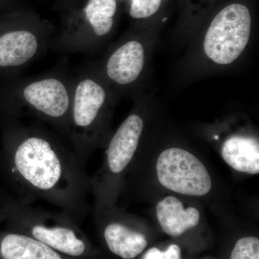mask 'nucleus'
I'll list each match as a JSON object with an SVG mask.
<instances>
[{
  "instance_id": "nucleus-7",
  "label": "nucleus",
  "mask_w": 259,
  "mask_h": 259,
  "mask_svg": "<svg viewBox=\"0 0 259 259\" xmlns=\"http://www.w3.org/2000/svg\"><path fill=\"white\" fill-rule=\"evenodd\" d=\"M0 259H64L61 253L20 232L0 233Z\"/></svg>"
},
{
  "instance_id": "nucleus-5",
  "label": "nucleus",
  "mask_w": 259,
  "mask_h": 259,
  "mask_svg": "<svg viewBox=\"0 0 259 259\" xmlns=\"http://www.w3.org/2000/svg\"><path fill=\"white\" fill-rule=\"evenodd\" d=\"M144 128V121L131 115L112 137L106 151V170L112 177H118L134 158Z\"/></svg>"
},
{
  "instance_id": "nucleus-12",
  "label": "nucleus",
  "mask_w": 259,
  "mask_h": 259,
  "mask_svg": "<svg viewBox=\"0 0 259 259\" xmlns=\"http://www.w3.org/2000/svg\"><path fill=\"white\" fill-rule=\"evenodd\" d=\"M105 100V90L93 80L80 82L75 94L73 110L75 126L87 129L93 125Z\"/></svg>"
},
{
  "instance_id": "nucleus-18",
  "label": "nucleus",
  "mask_w": 259,
  "mask_h": 259,
  "mask_svg": "<svg viewBox=\"0 0 259 259\" xmlns=\"http://www.w3.org/2000/svg\"><path fill=\"white\" fill-rule=\"evenodd\" d=\"M11 208V202L10 200L0 201V225L3 224L6 221Z\"/></svg>"
},
{
  "instance_id": "nucleus-16",
  "label": "nucleus",
  "mask_w": 259,
  "mask_h": 259,
  "mask_svg": "<svg viewBox=\"0 0 259 259\" xmlns=\"http://www.w3.org/2000/svg\"><path fill=\"white\" fill-rule=\"evenodd\" d=\"M161 2L162 0H131L130 15L135 19L149 18L158 11Z\"/></svg>"
},
{
  "instance_id": "nucleus-1",
  "label": "nucleus",
  "mask_w": 259,
  "mask_h": 259,
  "mask_svg": "<svg viewBox=\"0 0 259 259\" xmlns=\"http://www.w3.org/2000/svg\"><path fill=\"white\" fill-rule=\"evenodd\" d=\"M0 166L5 180L20 196V203L41 199L75 222L83 219L88 182L76 155L42 136H30L8 149Z\"/></svg>"
},
{
  "instance_id": "nucleus-2",
  "label": "nucleus",
  "mask_w": 259,
  "mask_h": 259,
  "mask_svg": "<svg viewBox=\"0 0 259 259\" xmlns=\"http://www.w3.org/2000/svg\"><path fill=\"white\" fill-rule=\"evenodd\" d=\"M10 229L28 235L61 255L79 258L88 244L74 220L63 212H52L12 200L6 221Z\"/></svg>"
},
{
  "instance_id": "nucleus-3",
  "label": "nucleus",
  "mask_w": 259,
  "mask_h": 259,
  "mask_svg": "<svg viewBox=\"0 0 259 259\" xmlns=\"http://www.w3.org/2000/svg\"><path fill=\"white\" fill-rule=\"evenodd\" d=\"M251 17L242 4L223 8L213 19L204 41V50L218 64H231L244 50L249 40Z\"/></svg>"
},
{
  "instance_id": "nucleus-19",
  "label": "nucleus",
  "mask_w": 259,
  "mask_h": 259,
  "mask_svg": "<svg viewBox=\"0 0 259 259\" xmlns=\"http://www.w3.org/2000/svg\"><path fill=\"white\" fill-rule=\"evenodd\" d=\"M142 259H163V251L157 248H151L145 253Z\"/></svg>"
},
{
  "instance_id": "nucleus-11",
  "label": "nucleus",
  "mask_w": 259,
  "mask_h": 259,
  "mask_svg": "<svg viewBox=\"0 0 259 259\" xmlns=\"http://www.w3.org/2000/svg\"><path fill=\"white\" fill-rule=\"evenodd\" d=\"M224 161L236 171L249 175L259 173L258 141L253 138L232 136L221 150Z\"/></svg>"
},
{
  "instance_id": "nucleus-14",
  "label": "nucleus",
  "mask_w": 259,
  "mask_h": 259,
  "mask_svg": "<svg viewBox=\"0 0 259 259\" xmlns=\"http://www.w3.org/2000/svg\"><path fill=\"white\" fill-rule=\"evenodd\" d=\"M116 10V0H89L84 13L94 31L101 36L111 30Z\"/></svg>"
},
{
  "instance_id": "nucleus-6",
  "label": "nucleus",
  "mask_w": 259,
  "mask_h": 259,
  "mask_svg": "<svg viewBox=\"0 0 259 259\" xmlns=\"http://www.w3.org/2000/svg\"><path fill=\"white\" fill-rule=\"evenodd\" d=\"M24 97L37 111L51 118L64 117L69 109L67 92L59 80L49 79L32 83L24 90Z\"/></svg>"
},
{
  "instance_id": "nucleus-4",
  "label": "nucleus",
  "mask_w": 259,
  "mask_h": 259,
  "mask_svg": "<svg viewBox=\"0 0 259 259\" xmlns=\"http://www.w3.org/2000/svg\"><path fill=\"white\" fill-rule=\"evenodd\" d=\"M156 172L160 184L177 193L200 197L212 188L211 177L203 163L181 148L163 151L158 156Z\"/></svg>"
},
{
  "instance_id": "nucleus-10",
  "label": "nucleus",
  "mask_w": 259,
  "mask_h": 259,
  "mask_svg": "<svg viewBox=\"0 0 259 259\" xmlns=\"http://www.w3.org/2000/svg\"><path fill=\"white\" fill-rule=\"evenodd\" d=\"M103 236L109 250L122 259H133L141 254L148 242L142 233L134 231L117 220L106 223Z\"/></svg>"
},
{
  "instance_id": "nucleus-17",
  "label": "nucleus",
  "mask_w": 259,
  "mask_h": 259,
  "mask_svg": "<svg viewBox=\"0 0 259 259\" xmlns=\"http://www.w3.org/2000/svg\"><path fill=\"white\" fill-rule=\"evenodd\" d=\"M163 259H181V249L180 246L176 244H172L168 246L165 251H163Z\"/></svg>"
},
{
  "instance_id": "nucleus-13",
  "label": "nucleus",
  "mask_w": 259,
  "mask_h": 259,
  "mask_svg": "<svg viewBox=\"0 0 259 259\" xmlns=\"http://www.w3.org/2000/svg\"><path fill=\"white\" fill-rule=\"evenodd\" d=\"M36 37L31 32L18 30L0 37V66H20L35 55Z\"/></svg>"
},
{
  "instance_id": "nucleus-15",
  "label": "nucleus",
  "mask_w": 259,
  "mask_h": 259,
  "mask_svg": "<svg viewBox=\"0 0 259 259\" xmlns=\"http://www.w3.org/2000/svg\"><path fill=\"white\" fill-rule=\"evenodd\" d=\"M231 259H259V240L255 237H245L238 240Z\"/></svg>"
},
{
  "instance_id": "nucleus-8",
  "label": "nucleus",
  "mask_w": 259,
  "mask_h": 259,
  "mask_svg": "<svg viewBox=\"0 0 259 259\" xmlns=\"http://www.w3.org/2000/svg\"><path fill=\"white\" fill-rule=\"evenodd\" d=\"M144 64V50L139 42L130 41L114 52L107 65L110 79L127 84L138 79Z\"/></svg>"
},
{
  "instance_id": "nucleus-9",
  "label": "nucleus",
  "mask_w": 259,
  "mask_h": 259,
  "mask_svg": "<svg viewBox=\"0 0 259 259\" xmlns=\"http://www.w3.org/2000/svg\"><path fill=\"white\" fill-rule=\"evenodd\" d=\"M156 217L164 233L177 237L197 226L200 214L194 207L185 209L180 199L169 196L158 202Z\"/></svg>"
}]
</instances>
